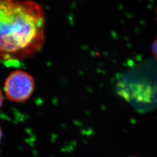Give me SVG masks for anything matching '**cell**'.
<instances>
[{
    "mask_svg": "<svg viewBox=\"0 0 157 157\" xmlns=\"http://www.w3.org/2000/svg\"><path fill=\"white\" fill-rule=\"evenodd\" d=\"M34 79L29 73L17 70L10 73L4 83L6 98L13 102H23L28 100L35 90Z\"/></svg>",
    "mask_w": 157,
    "mask_h": 157,
    "instance_id": "2",
    "label": "cell"
},
{
    "mask_svg": "<svg viewBox=\"0 0 157 157\" xmlns=\"http://www.w3.org/2000/svg\"><path fill=\"white\" fill-rule=\"evenodd\" d=\"M45 15L31 0H0V61L33 56L44 44Z\"/></svg>",
    "mask_w": 157,
    "mask_h": 157,
    "instance_id": "1",
    "label": "cell"
},
{
    "mask_svg": "<svg viewBox=\"0 0 157 157\" xmlns=\"http://www.w3.org/2000/svg\"><path fill=\"white\" fill-rule=\"evenodd\" d=\"M152 54L154 56L155 59L157 61V37L155 41H154L152 45Z\"/></svg>",
    "mask_w": 157,
    "mask_h": 157,
    "instance_id": "3",
    "label": "cell"
},
{
    "mask_svg": "<svg viewBox=\"0 0 157 157\" xmlns=\"http://www.w3.org/2000/svg\"><path fill=\"white\" fill-rule=\"evenodd\" d=\"M4 100V95H3V94H2V91L0 89V109H1V108L2 107V105H3Z\"/></svg>",
    "mask_w": 157,
    "mask_h": 157,
    "instance_id": "4",
    "label": "cell"
},
{
    "mask_svg": "<svg viewBox=\"0 0 157 157\" xmlns=\"http://www.w3.org/2000/svg\"><path fill=\"white\" fill-rule=\"evenodd\" d=\"M2 137V128H1V127L0 126V142L1 141Z\"/></svg>",
    "mask_w": 157,
    "mask_h": 157,
    "instance_id": "5",
    "label": "cell"
},
{
    "mask_svg": "<svg viewBox=\"0 0 157 157\" xmlns=\"http://www.w3.org/2000/svg\"></svg>",
    "mask_w": 157,
    "mask_h": 157,
    "instance_id": "6",
    "label": "cell"
}]
</instances>
